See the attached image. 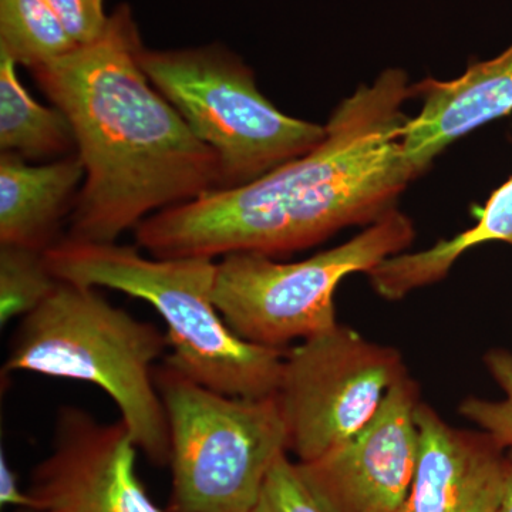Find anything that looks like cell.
<instances>
[{
	"label": "cell",
	"instance_id": "obj_5",
	"mask_svg": "<svg viewBox=\"0 0 512 512\" xmlns=\"http://www.w3.org/2000/svg\"><path fill=\"white\" fill-rule=\"evenodd\" d=\"M171 441L167 512H252L269 471L288 454L278 397H234L164 363L154 372Z\"/></svg>",
	"mask_w": 512,
	"mask_h": 512
},
{
	"label": "cell",
	"instance_id": "obj_3",
	"mask_svg": "<svg viewBox=\"0 0 512 512\" xmlns=\"http://www.w3.org/2000/svg\"><path fill=\"white\" fill-rule=\"evenodd\" d=\"M60 281L109 288L146 301L167 325L165 363L227 396H274L288 349L239 338L215 305L217 262L207 256L146 258L137 248L63 238L46 251Z\"/></svg>",
	"mask_w": 512,
	"mask_h": 512
},
{
	"label": "cell",
	"instance_id": "obj_21",
	"mask_svg": "<svg viewBox=\"0 0 512 512\" xmlns=\"http://www.w3.org/2000/svg\"><path fill=\"white\" fill-rule=\"evenodd\" d=\"M0 504L16 510H23L32 504L28 490L20 487L19 478L10 467L8 457L3 451L0 454Z\"/></svg>",
	"mask_w": 512,
	"mask_h": 512
},
{
	"label": "cell",
	"instance_id": "obj_16",
	"mask_svg": "<svg viewBox=\"0 0 512 512\" xmlns=\"http://www.w3.org/2000/svg\"><path fill=\"white\" fill-rule=\"evenodd\" d=\"M49 0H0V53L29 70L76 49Z\"/></svg>",
	"mask_w": 512,
	"mask_h": 512
},
{
	"label": "cell",
	"instance_id": "obj_22",
	"mask_svg": "<svg viewBox=\"0 0 512 512\" xmlns=\"http://www.w3.org/2000/svg\"><path fill=\"white\" fill-rule=\"evenodd\" d=\"M497 512H512V448L505 451L503 493Z\"/></svg>",
	"mask_w": 512,
	"mask_h": 512
},
{
	"label": "cell",
	"instance_id": "obj_14",
	"mask_svg": "<svg viewBox=\"0 0 512 512\" xmlns=\"http://www.w3.org/2000/svg\"><path fill=\"white\" fill-rule=\"evenodd\" d=\"M490 242L512 247V177L491 194L474 227L456 237L440 239L423 251H406L386 259L370 272V284L383 299L399 301L446 278L460 256Z\"/></svg>",
	"mask_w": 512,
	"mask_h": 512
},
{
	"label": "cell",
	"instance_id": "obj_20",
	"mask_svg": "<svg viewBox=\"0 0 512 512\" xmlns=\"http://www.w3.org/2000/svg\"><path fill=\"white\" fill-rule=\"evenodd\" d=\"M49 3L77 46L99 39L109 23L104 0H49Z\"/></svg>",
	"mask_w": 512,
	"mask_h": 512
},
{
	"label": "cell",
	"instance_id": "obj_18",
	"mask_svg": "<svg viewBox=\"0 0 512 512\" xmlns=\"http://www.w3.org/2000/svg\"><path fill=\"white\" fill-rule=\"evenodd\" d=\"M484 365L503 392V399L467 397L458 407V413L508 450L512 448V352L503 348L488 350Z\"/></svg>",
	"mask_w": 512,
	"mask_h": 512
},
{
	"label": "cell",
	"instance_id": "obj_13",
	"mask_svg": "<svg viewBox=\"0 0 512 512\" xmlns=\"http://www.w3.org/2000/svg\"><path fill=\"white\" fill-rule=\"evenodd\" d=\"M79 154L30 164L13 153L0 156V244L49 251L55 247L64 218L69 220L82 188Z\"/></svg>",
	"mask_w": 512,
	"mask_h": 512
},
{
	"label": "cell",
	"instance_id": "obj_6",
	"mask_svg": "<svg viewBox=\"0 0 512 512\" xmlns=\"http://www.w3.org/2000/svg\"><path fill=\"white\" fill-rule=\"evenodd\" d=\"M141 69L202 143L217 154L220 190L264 177L322 143L326 126L276 109L254 73L222 45L141 49Z\"/></svg>",
	"mask_w": 512,
	"mask_h": 512
},
{
	"label": "cell",
	"instance_id": "obj_4",
	"mask_svg": "<svg viewBox=\"0 0 512 512\" xmlns=\"http://www.w3.org/2000/svg\"><path fill=\"white\" fill-rule=\"evenodd\" d=\"M167 333L107 301L93 286L60 281L20 319L3 372H30L100 387L144 456L170 464L167 414L154 363L167 356Z\"/></svg>",
	"mask_w": 512,
	"mask_h": 512
},
{
	"label": "cell",
	"instance_id": "obj_10",
	"mask_svg": "<svg viewBox=\"0 0 512 512\" xmlns=\"http://www.w3.org/2000/svg\"><path fill=\"white\" fill-rule=\"evenodd\" d=\"M419 386L409 375L394 384L375 416L355 436L299 474L328 512H399L419 457Z\"/></svg>",
	"mask_w": 512,
	"mask_h": 512
},
{
	"label": "cell",
	"instance_id": "obj_2",
	"mask_svg": "<svg viewBox=\"0 0 512 512\" xmlns=\"http://www.w3.org/2000/svg\"><path fill=\"white\" fill-rule=\"evenodd\" d=\"M143 47L120 5L99 39L30 70L72 124L86 171L69 241L113 244L153 212L220 190L217 154L143 72Z\"/></svg>",
	"mask_w": 512,
	"mask_h": 512
},
{
	"label": "cell",
	"instance_id": "obj_1",
	"mask_svg": "<svg viewBox=\"0 0 512 512\" xmlns=\"http://www.w3.org/2000/svg\"><path fill=\"white\" fill-rule=\"evenodd\" d=\"M413 96L403 70H386L339 104L308 154L242 187L156 212L136 228L137 244L161 259L272 258L373 224L416 178L403 150V104Z\"/></svg>",
	"mask_w": 512,
	"mask_h": 512
},
{
	"label": "cell",
	"instance_id": "obj_19",
	"mask_svg": "<svg viewBox=\"0 0 512 512\" xmlns=\"http://www.w3.org/2000/svg\"><path fill=\"white\" fill-rule=\"evenodd\" d=\"M252 512H328L299 474L295 461L284 454L269 471Z\"/></svg>",
	"mask_w": 512,
	"mask_h": 512
},
{
	"label": "cell",
	"instance_id": "obj_8",
	"mask_svg": "<svg viewBox=\"0 0 512 512\" xmlns=\"http://www.w3.org/2000/svg\"><path fill=\"white\" fill-rule=\"evenodd\" d=\"M407 375L399 350L340 323L286 350L276 397L298 463L355 436Z\"/></svg>",
	"mask_w": 512,
	"mask_h": 512
},
{
	"label": "cell",
	"instance_id": "obj_12",
	"mask_svg": "<svg viewBox=\"0 0 512 512\" xmlns=\"http://www.w3.org/2000/svg\"><path fill=\"white\" fill-rule=\"evenodd\" d=\"M414 92L423 107L403 128V150L417 178L458 138L511 113L512 45L457 79H424Z\"/></svg>",
	"mask_w": 512,
	"mask_h": 512
},
{
	"label": "cell",
	"instance_id": "obj_15",
	"mask_svg": "<svg viewBox=\"0 0 512 512\" xmlns=\"http://www.w3.org/2000/svg\"><path fill=\"white\" fill-rule=\"evenodd\" d=\"M18 63L0 53V148L26 161L60 160L77 153L66 114L37 103L19 80Z\"/></svg>",
	"mask_w": 512,
	"mask_h": 512
},
{
	"label": "cell",
	"instance_id": "obj_7",
	"mask_svg": "<svg viewBox=\"0 0 512 512\" xmlns=\"http://www.w3.org/2000/svg\"><path fill=\"white\" fill-rule=\"evenodd\" d=\"M413 222L394 210L360 234L299 262H276L255 252L225 255L217 264L214 302L229 328L247 342L288 349L338 325L335 292L346 276L369 274L406 252Z\"/></svg>",
	"mask_w": 512,
	"mask_h": 512
},
{
	"label": "cell",
	"instance_id": "obj_17",
	"mask_svg": "<svg viewBox=\"0 0 512 512\" xmlns=\"http://www.w3.org/2000/svg\"><path fill=\"white\" fill-rule=\"evenodd\" d=\"M60 284L47 264L46 252L22 245L0 244V322L25 318Z\"/></svg>",
	"mask_w": 512,
	"mask_h": 512
},
{
	"label": "cell",
	"instance_id": "obj_9",
	"mask_svg": "<svg viewBox=\"0 0 512 512\" xmlns=\"http://www.w3.org/2000/svg\"><path fill=\"white\" fill-rule=\"evenodd\" d=\"M137 453L123 420L60 407L52 450L30 474L32 504L16 512H164L138 477Z\"/></svg>",
	"mask_w": 512,
	"mask_h": 512
},
{
	"label": "cell",
	"instance_id": "obj_11",
	"mask_svg": "<svg viewBox=\"0 0 512 512\" xmlns=\"http://www.w3.org/2000/svg\"><path fill=\"white\" fill-rule=\"evenodd\" d=\"M416 423L419 457L399 512H497L507 450L483 430L451 426L427 403Z\"/></svg>",
	"mask_w": 512,
	"mask_h": 512
}]
</instances>
